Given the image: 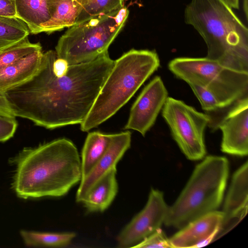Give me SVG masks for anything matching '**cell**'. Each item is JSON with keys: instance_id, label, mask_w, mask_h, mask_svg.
<instances>
[{"instance_id": "3", "label": "cell", "mask_w": 248, "mask_h": 248, "mask_svg": "<svg viewBox=\"0 0 248 248\" xmlns=\"http://www.w3.org/2000/svg\"><path fill=\"white\" fill-rule=\"evenodd\" d=\"M185 21L205 42L206 58L248 73V29L224 0H191Z\"/></svg>"}, {"instance_id": "28", "label": "cell", "mask_w": 248, "mask_h": 248, "mask_svg": "<svg viewBox=\"0 0 248 248\" xmlns=\"http://www.w3.org/2000/svg\"><path fill=\"white\" fill-rule=\"evenodd\" d=\"M0 115L16 117L6 99L4 93L0 91Z\"/></svg>"}, {"instance_id": "10", "label": "cell", "mask_w": 248, "mask_h": 248, "mask_svg": "<svg viewBox=\"0 0 248 248\" xmlns=\"http://www.w3.org/2000/svg\"><path fill=\"white\" fill-rule=\"evenodd\" d=\"M168 95L161 77H155L143 89L132 105L124 129L137 131L144 136L154 124Z\"/></svg>"}, {"instance_id": "27", "label": "cell", "mask_w": 248, "mask_h": 248, "mask_svg": "<svg viewBox=\"0 0 248 248\" xmlns=\"http://www.w3.org/2000/svg\"><path fill=\"white\" fill-rule=\"evenodd\" d=\"M16 15V0H0V16L14 17Z\"/></svg>"}, {"instance_id": "23", "label": "cell", "mask_w": 248, "mask_h": 248, "mask_svg": "<svg viewBox=\"0 0 248 248\" xmlns=\"http://www.w3.org/2000/svg\"><path fill=\"white\" fill-rule=\"evenodd\" d=\"M124 0H89L78 15L75 24L105 15L124 7Z\"/></svg>"}, {"instance_id": "22", "label": "cell", "mask_w": 248, "mask_h": 248, "mask_svg": "<svg viewBox=\"0 0 248 248\" xmlns=\"http://www.w3.org/2000/svg\"><path fill=\"white\" fill-rule=\"evenodd\" d=\"M40 49L42 47L39 43H31L27 36L0 51V69Z\"/></svg>"}, {"instance_id": "14", "label": "cell", "mask_w": 248, "mask_h": 248, "mask_svg": "<svg viewBox=\"0 0 248 248\" xmlns=\"http://www.w3.org/2000/svg\"><path fill=\"white\" fill-rule=\"evenodd\" d=\"M131 134L129 131L113 134L112 140L105 154L90 172L80 182L76 200L81 202L93 186L109 170L116 165L130 148Z\"/></svg>"}, {"instance_id": "25", "label": "cell", "mask_w": 248, "mask_h": 248, "mask_svg": "<svg viewBox=\"0 0 248 248\" xmlns=\"http://www.w3.org/2000/svg\"><path fill=\"white\" fill-rule=\"evenodd\" d=\"M133 248H172L170 239L167 237L161 228L156 230Z\"/></svg>"}, {"instance_id": "8", "label": "cell", "mask_w": 248, "mask_h": 248, "mask_svg": "<svg viewBox=\"0 0 248 248\" xmlns=\"http://www.w3.org/2000/svg\"><path fill=\"white\" fill-rule=\"evenodd\" d=\"M162 116L180 149L189 159L198 160L206 155L204 132L210 117L183 101L168 97Z\"/></svg>"}, {"instance_id": "24", "label": "cell", "mask_w": 248, "mask_h": 248, "mask_svg": "<svg viewBox=\"0 0 248 248\" xmlns=\"http://www.w3.org/2000/svg\"><path fill=\"white\" fill-rule=\"evenodd\" d=\"M194 93L199 100L203 109L212 111L221 109L216 96L205 88L196 84H189Z\"/></svg>"}, {"instance_id": "11", "label": "cell", "mask_w": 248, "mask_h": 248, "mask_svg": "<svg viewBox=\"0 0 248 248\" xmlns=\"http://www.w3.org/2000/svg\"><path fill=\"white\" fill-rule=\"evenodd\" d=\"M222 132L221 151L243 156L248 154V97L236 101L218 124Z\"/></svg>"}, {"instance_id": "16", "label": "cell", "mask_w": 248, "mask_h": 248, "mask_svg": "<svg viewBox=\"0 0 248 248\" xmlns=\"http://www.w3.org/2000/svg\"><path fill=\"white\" fill-rule=\"evenodd\" d=\"M50 20L42 26V32L51 33L69 28L76 20L89 0H47Z\"/></svg>"}, {"instance_id": "1", "label": "cell", "mask_w": 248, "mask_h": 248, "mask_svg": "<svg viewBox=\"0 0 248 248\" xmlns=\"http://www.w3.org/2000/svg\"><path fill=\"white\" fill-rule=\"evenodd\" d=\"M52 50L43 53L36 73L28 80L4 93L15 117L46 129L81 124L92 107L114 61L106 51L89 62L69 65L56 75Z\"/></svg>"}, {"instance_id": "20", "label": "cell", "mask_w": 248, "mask_h": 248, "mask_svg": "<svg viewBox=\"0 0 248 248\" xmlns=\"http://www.w3.org/2000/svg\"><path fill=\"white\" fill-rule=\"evenodd\" d=\"M24 244L31 247L62 248L68 246L76 236L73 232L62 233L21 230Z\"/></svg>"}, {"instance_id": "5", "label": "cell", "mask_w": 248, "mask_h": 248, "mask_svg": "<svg viewBox=\"0 0 248 248\" xmlns=\"http://www.w3.org/2000/svg\"><path fill=\"white\" fill-rule=\"evenodd\" d=\"M229 172L226 157L206 156L196 166L177 199L169 207L164 224L180 230L217 210L223 198Z\"/></svg>"}, {"instance_id": "19", "label": "cell", "mask_w": 248, "mask_h": 248, "mask_svg": "<svg viewBox=\"0 0 248 248\" xmlns=\"http://www.w3.org/2000/svg\"><path fill=\"white\" fill-rule=\"evenodd\" d=\"M112 136L113 134H106L99 131H93L88 134L81 154V179L90 172L105 154Z\"/></svg>"}, {"instance_id": "15", "label": "cell", "mask_w": 248, "mask_h": 248, "mask_svg": "<svg viewBox=\"0 0 248 248\" xmlns=\"http://www.w3.org/2000/svg\"><path fill=\"white\" fill-rule=\"evenodd\" d=\"M43 52L40 49L0 69V91H6L30 79L40 65Z\"/></svg>"}, {"instance_id": "2", "label": "cell", "mask_w": 248, "mask_h": 248, "mask_svg": "<svg viewBox=\"0 0 248 248\" xmlns=\"http://www.w3.org/2000/svg\"><path fill=\"white\" fill-rule=\"evenodd\" d=\"M13 163L12 187L24 199L63 196L82 178L78 150L66 138L24 148Z\"/></svg>"}, {"instance_id": "18", "label": "cell", "mask_w": 248, "mask_h": 248, "mask_svg": "<svg viewBox=\"0 0 248 248\" xmlns=\"http://www.w3.org/2000/svg\"><path fill=\"white\" fill-rule=\"evenodd\" d=\"M16 17L28 26L30 33L42 32V26L51 18L47 0H16Z\"/></svg>"}, {"instance_id": "7", "label": "cell", "mask_w": 248, "mask_h": 248, "mask_svg": "<svg viewBox=\"0 0 248 248\" xmlns=\"http://www.w3.org/2000/svg\"><path fill=\"white\" fill-rule=\"evenodd\" d=\"M178 78L211 91L221 108L248 95V73L235 71L206 57L177 58L168 64Z\"/></svg>"}, {"instance_id": "30", "label": "cell", "mask_w": 248, "mask_h": 248, "mask_svg": "<svg viewBox=\"0 0 248 248\" xmlns=\"http://www.w3.org/2000/svg\"><path fill=\"white\" fill-rule=\"evenodd\" d=\"M243 10L246 19H248V0H243Z\"/></svg>"}, {"instance_id": "17", "label": "cell", "mask_w": 248, "mask_h": 248, "mask_svg": "<svg viewBox=\"0 0 248 248\" xmlns=\"http://www.w3.org/2000/svg\"><path fill=\"white\" fill-rule=\"evenodd\" d=\"M116 171L109 170L88 191L81 202L88 211L103 212L111 204L118 192Z\"/></svg>"}, {"instance_id": "13", "label": "cell", "mask_w": 248, "mask_h": 248, "mask_svg": "<svg viewBox=\"0 0 248 248\" xmlns=\"http://www.w3.org/2000/svg\"><path fill=\"white\" fill-rule=\"evenodd\" d=\"M217 210L190 222L170 239L172 248H200L213 242L223 219Z\"/></svg>"}, {"instance_id": "6", "label": "cell", "mask_w": 248, "mask_h": 248, "mask_svg": "<svg viewBox=\"0 0 248 248\" xmlns=\"http://www.w3.org/2000/svg\"><path fill=\"white\" fill-rule=\"evenodd\" d=\"M129 10L123 7L68 28L55 47L58 58L69 65L93 61L108 51L124 27Z\"/></svg>"}, {"instance_id": "9", "label": "cell", "mask_w": 248, "mask_h": 248, "mask_svg": "<svg viewBox=\"0 0 248 248\" xmlns=\"http://www.w3.org/2000/svg\"><path fill=\"white\" fill-rule=\"evenodd\" d=\"M169 207L165 201L163 193L152 188L144 207L117 236V247L133 248L161 228L164 223Z\"/></svg>"}, {"instance_id": "26", "label": "cell", "mask_w": 248, "mask_h": 248, "mask_svg": "<svg viewBox=\"0 0 248 248\" xmlns=\"http://www.w3.org/2000/svg\"><path fill=\"white\" fill-rule=\"evenodd\" d=\"M17 126L16 117L0 115V142H5L13 137Z\"/></svg>"}, {"instance_id": "29", "label": "cell", "mask_w": 248, "mask_h": 248, "mask_svg": "<svg viewBox=\"0 0 248 248\" xmlns=\"http://www.w3.org/2000/svg\"><path fill=\"white\" fill-rule=\"evenodd\" d=\"M224 1L231 8L239 9V0H224Z\"/></svg>"}, {"instance_id": "12", "label": "cell", "mask_w": 248, "mask_h": 248, "mask_svg": "<svg viewBox=\"0 0 248 248\" xmlns=\"http://www.w3.org/2000/svg\"><path fill=\"white\" fill-rule=\"evenodd\" d=\"M248 209V163L247 161L234 173L223 206V219L214 240L237 225Z\"/></svg>"}, {"instance_id": "4", "label": "cell", "mask_w": 248, "mask_h": 248, "mask_svg": "<svg viewBox=\"0 0 248 248\" xmlns=\"http://www.w3.org/2000/svg\"><path fill=\"white\" fill-rule=\"evenodd\" d=\"M160 66L155 51L132 49L114 61L80 129L88 132L115 114Z\"/></svg>"}, {"instance_id": "21", "label": "cell", "mask_w": 248, "mask_h": 248, "mask_svg": "<svg viewBox=\"0 0 248 248\" xmlns=\"http://www.w3.org/2000/svg\"><path fill=\"white\" fill-rule=\"evenodd\" d=\"M30 33L27 25L19 18L0 16V51L28 36Z\"/></svg>"}]
</instances>
